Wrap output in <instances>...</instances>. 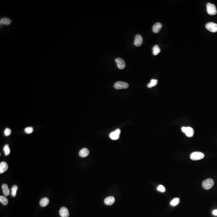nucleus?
<instances>
[{
	"label": "nucleus",
	"instance_id": "4468645a",
	"mask_svg": "<svg viewBox=\"0 0 217 217\" xmlns=\"http://www.w3.org/2000/svg\"><path fill=\"white\" fill-rule=\"evenodd\" d=\"M89 154V151L87 148H84L81 149L79 152V156L81 157H86Z\"/></svg>",
	"mask_w": 217,
	"mask_h": 217
},
{
	"label": "nucleus",
	"instance_id": "ddd939ff",
	"mask_svg": "<svg viewBox=\"0 0 217 217\" xmlns=\"http://www.w3.org/2000/svg\"><path fill=\"white\" fill-rule=\"evenodd\" d=\"M162 27V25L160 23H157L154 25L152 28V31L154 33L157 34L159 32Z\"/></svg>",
	"mask_w": 217,
	"mask_h": 217
},
{
	"label": "nucleus",
	"instance_id": "aec40b11",
	"mask_svg": "<svg viewBox=\"0 0 217 217\" xmlns=\"http://www.w3.org/2000/svg\"><path fill=\"white\" fill-rule=\"evenodd\" d=\"M0 202L4 205H7L8 203V199L5 196H0Z\"/></svg>",
	"mask_w": 217,
	"mask_h": 217
},
{
	"label": "nucleus",
	"instance_id": "5701e85b",
	"mask_svg": "<svg viewBox=\"0 0 217 217\" xmlns=\"http://www.w3.org/2000/svg\"><path fill=\"white\" fill-rule=\"evenodd\" d=\"M180 202V199L179 198H175L174 199L170 202V204L172 206H175L179 204Z\"/></svg>",
	"mask_w": 217,
	"mask_h": 217
},
{
	"label": "nucleus",
	"instance_id": "0eeeda50",
	"mask_svg": "<svg viewBox=\"0 0 217 217\" xmlns=\"http://www.w3.org/2000/svg\"><path fill=\"white\" fill-rule=\"evenodd\" d=\"M115 61L117 63L118 67L119 69L122 70L126 67V63L125 61L120 58H118L115 59Z\"/></svg>",
	"mask_w": 217,
	"mask_h": 217
},
{
	"label": "nucleus",
	"instance_id": "6e6552de",
	"mask_svg": "<svg viewBox=\"0 0 217 217\" xmlns=\"http://www.w3.org/2000/svg\"><path fill=\"white\" fill-rule=\"evenodd\" d=\"M121 133V130L120 129H117L116 131L110 133V137L113 140H117L120 138V134Z\"/></svg>",
	"mask_w": 217,
	"mask_h": 217
},
{
	"label": "nucleus",
	"instance_id": "b1692460",
	"mask_svg": "<svg viewBox=\"0 0 217 217\" xmlns=\"http://www.w3.org/2000/svg\"><path fill=\"white\" fill-rule=\"evenodd\" d=\"M33 131H34V129L32 127H27L25 129V132L28 134H31L33 132Z\"/></svg>",
	"mask_w": 217,
	"mask_h": 217
},
{
	"label": "nucleus",
	"instance_id": "4be33fe9",
	"mask_svg": "<svg viewBox=\"0 0 217 217\" xmlns=\"http://www.w3.org/2000/svg\"><path fill=\"white\" fill-rule=\"evenodd\" d=\"M18 189V187L17 185H14L11 188V195L13 197H15L16 196L17 191Z\"/></svg>",
	"mask_w": 217,
	"mask_h": 217
},
{
	"label": "nucleus",
	"instance_id": "7ed1b4c3",
	"mask_svg": "<svg viewBox=\"0 0 217 217\" xmlns=\"http://www.w3.org/2000/svg\"><path fill=\"white\" fill-rule=\"evenodd\" d=\"M204 154L202 152H195L191 154L190 158L192 160H200L204 158Z\"/></svg>",
	"mask_w": 217,
	"mask_h": 217
},
{
	"label": "nucleus",
	"instance_id": "f03ea898",
	"mask_svg": "<svg viewBox=\"0 0 217 217\" xmlns=\"http://www.w3.org/2000/svg\"><path fill=\"white\" fill-rule=\"evenodd\" d=\"M214 185V181L211 179L205 180L202 183V187L205 189L208 190L211 189Z\"/></svg>",
	"mask_w": 217,
	"mask_h": 217
},
{
	"label": "nucleus",
	"instance_id": "412c9836",
	"mask_svg": "<svg viewBox=\"0 0 217 217\" xmlns=\"http://www.w3.org/2000/svg\"><path fill=\"white\" fill-rule=\"evenodd\" d=\"M3 150L4 151L5 156H8L10 154L11 150L8 144H6L5 146L3 148Z\"/></svg>",
	"mask_w": 217,
	"mask_h": 217
},
{
	"label": "nucleus",
	"instance_id": "393cba45",
	"mask_svg": "<svg viewBox=\"0 0 217 217\" xmlns=\"http://www.w3.org/2000/svg\"><path fill=\"white\" fill-rule=\"evenodd\" d=\"M11 130L10 129L7 128L5 129L4 131V134L5 136H8L11 134Z\"/></svg>",
	"mask_w": 217,
	"mask_h": 217
},
{
	"label": "nucleus",
	"instance_id": "9b49d317",
	"mask_svg": "<svg viewBox=\"0 0 217 217\" xmlns=\"http://www.w3.org/2000/svg\"><path fill=\"white\" fill-rule=\"evenodd\" d=\"M8 165L5 162H2L0 163V173H3L8 169Z\"/></svg>",
	"mask_w": 217,
	"mask_h": 217
},
{
	"label": "nucleus",
	"instance_id": "f8f14e48",
	"mask_svg": "<svg viewBox=\"0 0 217 217\" xmlns=\"http://www.w3.org/2000/svg\"><path fill=\"white\" fill-rule=\"evenodd\" d=\"M115 202V199L113 196H110L105 199L104 203L107 205H112Z\"/></svg>",
	"mask_w": 217,
	"mask_h": 217
},
{
	"label": "nucleus",
	"instance_id": "f257e3e1",
	"mask_svg": "<svg viewBox=\"0 0 217 217\" xmlns=\"http://www.w3.org/2000/svg\"><path fill=\"white\" fill-rule=\"evenodd\" d=\"M207 12L210 15H215L217 13L216 7L214 5L210 3H207Z\"/></svg>",
	"mask_w": 217,
	"mask_h": 217
},
{
	"label": "nucleus",
	"instance_id": "1a4fd4ad",
	"mask_svg": "<svg viewBox=\"0 0 217 217\" xmlns=\"http://www.w3.org/2000/svg\"><path fill=\"white\" fill-rule=\"evenodd\" d=\"M134 44V45L137 47H139L142 45L143 44V38L141 35L138 34L136 36Z\"/></svg>",
	"mask_w": 217,
	"mask_h": 217
},
{
	"label": "nucleus",
	"instance_id": "423d86ee",
	"mask_svg": "<svg viewBox=\"0 0 217 217\" xmlns=\"http://www.w3.org/2000/svg\"><path fill=\"white\" fill-rule=\"evenodd\" d=\"M205 28L209 32L212 33L217 32V24L213 22L208 23L205 26Z\"/></svg>",
	"mask_w": 217,
	"mask_h": 217
},
{
	"label": "nucleus",
	"instance_id": "a878e982",
	"mask_svg": "<svg viewBox=\"0 0 217 217\" xmlns=\"http://www.w3.org/2000/svg\"><path fill=\"white\" fill-rule=\"evenodd\" d=\"M157 190L159 191L162 192H164L165 191V187H164L163 186L160 185L158 186L157 188Z\"/></svg>",
	"mask_w": 217,
	"mask_h": 217
},
{
	"label": "nucleus",
	"instance_id": "6ab92c4d",
	"mask_svg": "<svg viewBox=\"0 0 217 217\" xmlns=\"http://www.w3.org/2000/svg\"><path fill=\"white\" fill-rule=\"evenodd\" d=\"M153 54L154 56H156L160 53V49L158 45H155L153 48Z\"/></svg>",
	"mask_w": 217,
	"mask_h": 217
},
{
	"label": "nucleus",
	"instance_id": "9d476101",
	"mask_svg": "<svg viewBox=\"0 0 217 217\" xmlns=\"http://www.w3.org/2000/svg\"><path fill=\"white\" fill-rule=\"evenodd\" d=\"M59 213L61 217H68L69 212L68 209L66 207H62L59 211Z\"/></svg>",
	"mask_w": 217,
	"mask_h": 217
},
{
	"label": "nucleus",
	"instance_id": "20e7f679",
	"mask_svg": "<svg viewBox=\"0 0 217 217\" xmlns=\"http://www.w3.org/2000/svg\"><path fill=\"white\" fill-rule=\"evenodd\" d=\"M114 87L117 90L126 89L129 87V84L127 82L122 81H118L114 84Z\"/></svg>",
	"mask_w": 217,
	"mask_h": 217
},
{
	"label": "nucleus",
	"instance_id": "bb28decb",
	"mask_svg": "<svg viewBox=\"0 0 217 217\" xmlns=\"http://www.w3.org/2000/svg\"><path fill=\"white\" fill-rule=\"evenodd\" d=\"M213 214L215 215H217V209L213 211Z\"/></svg>",
	"mask_w": 217,
	"mask_h": 217
},
{
	"label": "nucleus",
	"instance_id": "39448f33",
	"mask_svg": "<svg viewBox=\"0 0 217 217\" xmlns=\"http://www.w3.org/2000/svg\"><path fill=\"white\" fill-rule=\"evenodd\" d=\"M182 131L185 134V135L187 136V137H193V136L194 134V131L193 129L191 127H183L182 128Z\"/></svg>",
	"mask_w": 217,
	"mask_h": 217
},
{
	"label": "nucleus",
	"instance_id": "dca6fc26",
	"mask_svg": "<svg viewBox=\"0 0 217 217\" xmlns=\"http://www.w3.org/2000/svg\"><path fill=\"white\" fill-rule=\"evenodd\" d=\"M12 22L11 20L8 18L4 17L3 18L1 19L0 20V23L1 24L3 25H9Z\"/></svg>",
	"mask_w": 217,
	"mask_h": 217
},
{
	"label": "nucleus",
	"instance_id": "f3484780",
	"mask_svg": "<svg viewBox=\"0 0 217 217\" xmlns=\"http://www.w3.org/2000/svg\"><path fill=\"white\" fill-rule=\"evenodd\" d=\"M49 202L50 201L48 198L44 197L42 198L40 201V205L42 207H45L48 205V204H49Z\"/></svg>",
	"mask_w": 217,
	"mask_h": 217
},
{
	"label": "nucleus",
	"instance_id": "a211bd4d",
	"mask_svg": "<svg viewBox=\"0 0 217 217\" xmlns=\"http://www.w3.org/2000/svg\"><path fill=\"white\" fill-rule=\"evenodd\" d=\"M158 82V81L157 80L154 79H152L151 81H150V83H149L147 85V86L149 88L153 87L155 86H156Z\"/></svg>",
	"mask_w": 217,
	"mask_h": 217
},
{
	"label": "nucleus",
	"instance_id": "2eb2a0df",
	"mask_svg": "<svg viewBox=\"0 0 217 217\" xmlns=\"http://www.w3.org/2000/svg\"><path fill=\"white\" fill-rule=\"evenodd\" d=\"M3 191L4 195L6 196H8L9 195L10 193V190L9 189L8 186L6 184H3L2 186Z\"/></svg>",
	"mask_w": 217,
	"mask_h": 217
}]
</instances>
